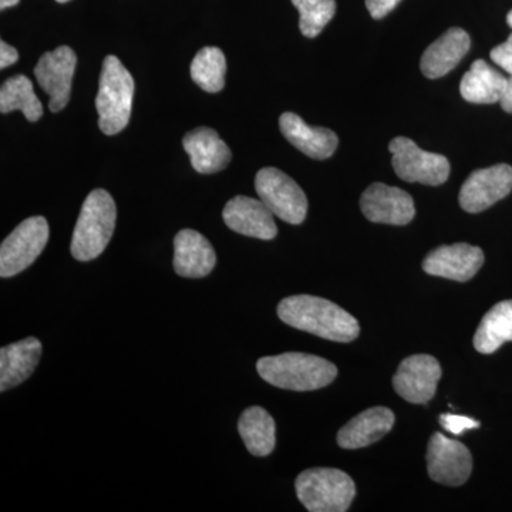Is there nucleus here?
<instances>
[{
    "label": "nucleus",
    "instance_id": "dca6fc26",
    "mask_svg": "<svg viewBox=\"0 0 512 512\" xmlns=\"http://www.w3.org/2000/svg\"><path fill=\"white\" fill-rule=\"evenodd\" d=\"M217 264L211 242L194 229H183L174 238L175 274L188 279L210 275Z\"/></svg>",
    "mask_w": 512,
    "mask_h": 512
},
{
    "label": "nucleus",
    "instance_id": "cd10ccee",
    "mask_svg": "<svg viewBox=\"0 0 512 512\" xmlns=\"http://www.w3.org/2000/svg\"><path fill=\"white\" fill-rule=\"evenodd\" d=\"M440 424L451 434L460 436L464 431L478 429L481 426L480 421L471 419L467 416H458V414H441Z\"/></svg>",
    "mask_w": 512,
    "mask_h": 512
},
{
    "label": "nucleus",
    "instance_id": "4be33fe9",
    "mask_svg": "<svg viewBox=\"0 0 512 512\" xmlns=\"http://www.w3.org/2000/svg\"><path fill=\"white\" fill-rule=\"evenodd\" d=\"M507 83V77L480 59L464 74L460 93L468 103L494 104L503 99Z\"/></svg>",
    "mask_w": 512,
    "mask_h": 512
},
{
    "label": "nucleus",
    "instance_id": "c756f323",
    "mask_svg": "<svg viewBox=\"0 0 512 512\" xmlns=\"http://www.w3.org/2000/svg\"><path fill=\"white\" fill-rule=\"evenodd\" d=\"M399 3L400 0H366V8L373 19L379 20L386 18Z\"/></svg>",
    "mask_w": 512,
    "mask_h": 512
},
{
    "label": "nucleus",
    "instance_id": "7ed1b4c3",
    "mask_svg": "<svg viewBox=\"0 0 512 512\" xmlns=\"http://www.w3.org/2000/svg\"><path fill=\"white\" fill-rule=\"evenodd\" d=\"M117 208L106 190H94L83 202L79 220L74 227L72 255L80 262H89L103 254L116 228Z\"/></svg>",
    "mask_w": 512,
    "mask_h": 512
},
{
    "label": "nucleus",
    "instance_id": "2eb2a0df",
    "mask_svg": "<svg viewBox=\"0 0 512 512\" xmlns=\"http://www.w3.org/2000/svg\"><path fill=\"white\" fill-rule=\"evenodd\" d=\"M222 217L229 229L245 237L269 241L278 234L274 212L262 200L238 195L227 202Z\"/></svg>",
    "mask_w": 512,
    "mask_h": 512
},
{
    "label": "nucleus",
    "instance_id": "aec40b11",
    "mask_svg": "<svg viewBox=\"0 0 512 512\" xmlns=\"http://www.w3.org/2000/svg\"><path fill=\"white\" fill-rule=\"evenodd\" d=\"M394 413L387 407H372L357 414L338 433L339 447L357 450L383 439L393 429Z\"/></svg>",
    "mask_w": 512,
    "mask_h": 512
},
{
    "label": "nucleus",
    "instance_id": "423d86ee",
    "mask_svg": "<svg viewBox=\"0 0 512 512\" xmlns=\"http://www.w3.org/2000/svg\"><path fill=\"white\" fill-rule=\"evenodd\" d=\"M255 190L259 200L288 224L299 225L305 221L308 212V198L284 171L274 167L262 168L255 178Z\"/></svg>",
    "mask_w": 512,
    "mask_h": 512
},
{
    "label": "nucleus",
    "instance_id": "412c9836",
    "mask_svg": "<svg viewBox=\"0 0 512 512\" xmlns=\"http://www.w3.org/2000/svg\"><path fill=\"white\" fill-rule=\"evenodd\" d=\"M42 357V343L26 338L0 349V392L13 389L29 379Z\"/></svg>",
    "mask_w": 512,
    "mask_h": 512
},
{
    "label": "nucleus",
    "instance_id": "a878e982",
    "mask_svg": "<svg viewBox=\"0 0 512 512\" xmlns=\"http://www.w3.org/2000/svg\"><path fill=\"white\" fill-rule=\"evenodd\" d=\"M227 60L218 47H204L191 63V77L204 92L218 93L225 87Z\"/></svg>",
    "mask_w": 512,
    "mask_h": 512
},
{
    "label": "nucleus",
    "instance_id": "0eeeda50",
    "mask_svg": "<svg viewBox=\"0 0 512 512\" xmlns=\"http://www.w3.org/2000/svg\"><path fill=\"white\" fill-rule=\"evenodd\" d=\"M392 165L397 177L406 183H419L437 187L446 183L450 175V163L441 154L421 150L413 140L396 137L390 141Z\"/></svg>",
    "mask_w": 512,
    "mask_h": 512
},
{
    "label": "nucleus",
    "instance_id": "f8f14e48",
    "mask_svg": "<svg viewBox=\"0 0 512 512\" xmlns=\"http://www.w3.org/2000/svg\"><path fill=\"white\" fill-rule=\"evenodd\" d=\"M441 375L443 372L436 357L409 356L400 363L393 377V387L406 402L424 404L430 402L436 394Z\"/></svg>",
    "mask_w": 512,
    "mask_h": 512
},
{
    "label": "nucleus",
    "instance_id": "f3484780",
    "mask_svg": "<svg viewBox=\"0 0 512 512\" xmlns=\"http://www.w3.org/2000/svg\"><path fill=\"white\" fill-rule=\"evenodd\" d=\"M282 134L293 147L298 148L313 160H326L332 157L339 146V138L325 127L308 126L295 113H284L279 119Z\"/></svg>",
    "mask_w": 512,
    "mask_h": 512
},
{
    "label": "nucleus",
    "instance_id": "39448f33",
    "mask_svg": "<svg viewBox=\"0 0 512 512\" xmlns=\"http://www.w3.org/2000/svg\"><path fill=\"white\" fill-rule=\"evenodd\" d=\"M296 495L311 512H345L356 495L355 481L336 468H311L295 481Z\"/></svg>",
    "mask_w": 512,
    "mask_h": 512
},
{
    "label": "nucleus",
    "instance_id": "f03ea898",
    "mask_svg": "<svg viewBox=\"0 0 512 512\" xmlns=\"http://www.w3.org/2000/svg\"><path fill=\"white\" fill-rule=\"evenodd\" d=\"M256 370L265 382L292 392L323 389L338 376V367L329 360L299 352L262 357Z\"/></svg>",
    "mask_w": 512,
    "mask_h": 512
},
{
    "label": "nucleus",
    "instance_id": "473e14b6",
    "mask_svg": "<svg viewBox=\"0 0 512 512\" xmlns=\"http://www.w3.org/2000/svg\"><path fill=\"white\" fill-rule=\"evenodd\" d=\"M20 0H0V9L5 10L18 5Z\"/></svg>",
    "mask_w": 512,
    "mask_h": 512
},
{
    "label": "nucleus",
    "instance_id": "1a4fd4ad",
    "mask_svg": "<svg viewBox=\"0 0 512 512\" xmlns=\"http://www.w3.org/2000/svg\"><path fill=\"white\" fill-rule=\"evenodd\" d=\"M427 471L436 483L458 487L470 478L473 457L460 441L434 433L427 447Z\"/></svg>",
    "mask_w": 512,
    "mask_h": 512
},
{
    "label": "nucleus",
    "instance_id": "a211bd4d",
    "mask_svg": "<svg viewBox=\"0 0 512 512\" xmlns=\"http://www.w3.org/2000/svg\"><path fill=\"white\" fill-rule=\"evenodd\" d=\"M183 144L197 173L215 174L231 163V150L212 128H195L185 134Z\"/></svg>",
    "mask_w": 512,
    "mask_h": 512
},
{
    "label": "nucleus",
    "instance_id": "b1692460",
    "mask_svg": "<svg viewBox=\"0 0 512 512\" xmlns=\"http://www.w3.org/2000/svg\"><path fill=\"white\" fill-rule=\"evenodd\" d=\"M505 342H512V301L497 303L485 313L474 335V348L483 355L497 352Z\"/></svg>",
    "mask_w": 512,
    "mask_h": 512
},
{
    "label": "nucleus",
    "instance_id": "6ab92c4d",
    "mask_svg": "<svg viewBox=\"0 0 512 512\" xmlns=\"http://www.w3.org/2000/svg\"><path fill=\"white\" fill-rule=\"evenodd\" d=\"M471 39L466 30L448 29L421 56L420 69L429 79H439L450 73L470 50Z\"/></svg>",
    "mask_w": 512,
    "mask_h": 512
},
{
    "label": "nucleus",
    "instance_id": "2f4dec72",
    "mask_svg": "<svg viewBox=\"0 0 512 512\" xmlns=\"http://www.w3.org/2000/svg\"><path fill=\"white\" fill-rule=\"evenodd\" d=\"M500 103L504 111L512 113V76L508 79L507 89H505L503 99H501Z\"/></svg>",
    "mask_w": 512,
    "mask_h": 512
},
{
    "label": "nucleus",
    "instance_id": "f704fd0d",
    "mask_svg": "<svg viewBox=\"0 0 512 512\" xmlns=\"http://www.w3.org/2000/svg\"><path fill=\"white\" fill-rule=\"evenodd\" d=\"M56 2H59V3H66V2H69V0H56Z\"/></svg>",
    "mask_w": 512,
    "mask_h": 512
},
{
    "label": "nucleus",
    "instance_id": "f257e3e1",
    "mask_svg": "<svg viewBox=\"0 0 512 512\" xmlns=\"http://www.w3.org/2000/svg\"><path fill=\"white\" fill-rule=\"evenodd\" d=\"M278 316L292 328L332 342L349 343L360 333L356 318L336 303L319 296H289L279 303Z\"/></svg>",
    "mask_w": 512,
    "mask_h": 512
},
{
    "label": "nucleus",
    "instance_id": "9b49d317",
    "mask_svg": "<svg viewBox=\"0 0 512 512\" xmlns=\"http://www.w3.org/2000/svg\"><path fill=\"white\" fill-rule=\"evenodd\" d=\"M512 191V167L497 164L474 171L460 190L461 208L470 214H478L493 207Z\"/></svg>",
    "mask_w": 512,
    "mask_h": 512
},
{
    "label": "nucleus",
    "instance_id": "72a5a7b5",
    "mask_svg": "<svg viewBox=\"0 0 512 512\" xmlns=\"http://www.w3.org/2000/svg\"><path fill=\"white\" fill-rule=\"evenodd\" d=\"M507 23H508V26H510V28H512V10L507 15Z\"/></svg>",
    "mask_w": 512,
    "mask_h": 512
},
{
    "label": "nucleus",
    "instance_id": "9d476101",
    "mask_svg": "<svg viewBox=\"0 0 512 512\" xmlns=\"http://www.w3.org/2000/svg\"><path fill=\"white\" fill-rule=\"evenodd\" d=\"M76 64V53L69 46L45 53L36 64L37 83L49 96V109L53 113H59L69 104Z\"/></svg>",
    "mask_w": 512,
    "mask_h": 512
},
{
    "label": "nucleus",
    "instance_id": "bb28decb",
    "mask_svg": "<svg viewBox=\"0 0 512 512\" xmlns=\"http://www.w3.org/2000/svg\"><path fill=\"white\" fill-rule=\"evenodd\" d=\"M292 3L299 10V29L309 39L319 36L336 13L335 0H292Z\"/></svg>",
    "mask_w": 512,
    "mask_h": 512
},
{
    "label": "nucleus",
    "instance_id": "5701e85b",
    "mask_svg": "<svg viewBox=\"0 0 512 512\" xmlns=\"http://www.w3.org/2000/svg\"><path fill=\"white\" fill-rule=\"evenodd\" d=\"M238 431L252 456L266 457L274 451L275 420L262 407L252 406L245 410L239 417Z\"/></svg>",
    "mask_w": 512,
    "mask_h": 512
},
{
    "label": "nucleus",
    "instance_id": "c85d7f7f",
    "mask_svg": "<svg viewBox=\"0 0 512 512\" xmlns=\"http://www.w3.org/2000/svg\"><path fill=\"white\" fill-rule=\"evenodd\" d=\"M490 56L497 66L512 76V33L507 42L491 50Z\"/></svg>",
    "mask_w": 512,
    "mask_h": 512
},
{
    "label": "nucleus",
    "instance_id": "7c9ffc66",
    "mask_svg": "<svg viewBox=\"0 0 512 512\" xmlns=\"http://www.w3.org/2000/svg\"><path fill=\"white\" fill-rule=\"evenodd\" d=\"M19 53L15 47L8 45L5 40L0 42V67L6 69V67L12 66L18 62Z\"/></svg>",
    "mask_w": 512,
    "mask_h": 512
},
{
    "label": "nucleus",
    "instance_id": "20e7f679",
    "mask_svg": "<svg viewBox=\"0 0 512 512\" xmlns=\"http://www.w3.org/2000/svg\"><path fill=\"white\" fill-rule=\"evenodd\" d=\"M134 79L116 56H107L101 67L96 109L99 126L106 136L127 127L133 109Z\"/></svg>",
    "mask_w": 512,
    "mask_h": 512
},
{
    "label": "nucleus",
    "instance_id": "6e6552de",
    "mask_svg": "<svg viewBox=\"0 0 512 512\" xmlns=\"http://www.w3.org/2000/svg\"><path fill=\"white\" fill-rule=\"evenodd\" d=\"M49 241L45 217L28 218L13 229L0 247V276L12 278L28 269L39 258Z\"/></svg>",
    "mask_w": 512,
    "mask_h": 512
},
{
    "label": "nucleus",
    "instance_id": "ddd939ff",
    "mask_svg": "<svg viewBox=\"0 0 512 512\" xmlns=\"http://www.w3.org/2000/svg\"><path fill=\"white\" fill-rule=\"evenodd\" d=\"M360 208L367 220L376 224L407 225L416 215L409 192L382 183L366 188L360 198Z\"/></svg>",
    "mask_w": 512,
    "mask_h": 512
},
{
    "label": "nucleus",
    "instance_id": "4468645a",
    "mask_svg": "<svg viewBox=\"0 0 512 512\" xmlns=\"http://www.w3.org/2000/svg\"><path fill=\"white\" fill-rule=\"evenodd\" d=\"M483 264V249L460 242L431 251L423 261V269L429 275L467 282L474 278Z\"/></svg>",
    "mask_w": 512,
    "mask_h": 512
},
{
    "label": "nucleus",
    "instance_id": "393cba45",
    "mask_svg": "<svg viewBox=\"0 0 512 512\" xmlns=\"http://www.w3.org/2000/svg\"><path fill=\"white\" fill-rule=\"evenodd\" d=\"M15 110L22 111L26 120L32 123L43 116V106L37 99L33 84L23 74L10 77L0 89V111L8 114Z\"/></svg>",
    "mask_w": 512,
    "mask_h": 512
}]
</instances>
